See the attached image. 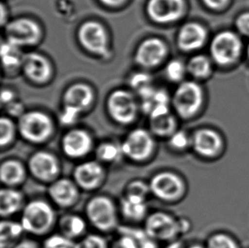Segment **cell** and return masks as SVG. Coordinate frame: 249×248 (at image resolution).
<instances>
[{"label":"cell","mask_w":249,"mask_h":248,"mask_svg":"<svg viewBox=\"0 0 249 248\" xmlns=\"http://www.w3.org/2000/svg\"><path fill=\"white\" fill-rule=\"evenodd\" d=\"M20 222L3 220L0 225V248H13L24 233Z\"/></svg>","instance_id":"obj_27"},{"label":"cell","mask_w":249,"mask_h":248,"mask_svg":"<svg viewBox=\"0 0 249 248\" xmlns=\"http://www.w3.org/2000/svg\"><path fill=\"white\" fill-rule=\"evenodd\" d=\"M96 160L103 163H115L123 157L121 144H117L112 141H104L98 144L95 148Z\"/></svg>","instance_id":"obj_29"},{"label":"cell","mask_w":249,"mask_h":248,"mask_svg":"<svg viewBox=\"0 0 249 248\" xmlns=\"http://www.w3.org/2000/svg\"><path fill=\"white\" fill-rule=\"evenodd\" d=\"M196 153L205 157L212 158L219 154L223 146L222 139L215 131L209 128H202L196 131L191 142Z\"/></svg>","instance_id":"obj_20"},{"label":"cell","mask_w":249,"mask_h":248,"mask_svg":"<svg viewBox=\"0 0 249 248\" xmlns=\"http://www.w3.org/2000/svg\"><path fill=\"white\" fill-rule=\"evenodd\" d=\"M27 168L31 175L42 183L51 184L59 178L61 173L59 159L50 151L34 152L28 159Z\"/></svg>","instance_id":"obj_11"},{"label":"cell","mask_w":249,"mask_h":248,"mask_svg":"<svg viewBox=\"0 0 249 248\" xmlns=\"http://www.w3.org/2000/svg\"><path fill=\"white\" fill-rule=\"evenodd\" d=\"M18 133L32 144H40L48 141L54 133V123L49 115L42 111L24 112L17 123Z\"/></svg>","instance_id":"obj_4"},{"label":"cell","mask_w":249,"mask_h":248,"mask_svg":"<svg viewBox=\"0 0 249 248\" xmlns=\"http://www.w3.org/2000/svg\"><path fill=\"white\" fill-rule=\"evenodd\" d=\"M120 235L115 241L112 248H140L139 242L137 240L126 233H119Z\"/></svg>","instance_id":"obj_38"},{"label":"cell","mask_w":249,"mask_h":248,"mask_svg":"<svg viewBox=\"0 0 249 248\" xmlns=\"http://www.w3.org/2000/svg\"><path fill=\"white\" fill-rule=\"evenodd\" d=\"M94 146L90 134L82 128H73L63 135L61 151L71 159H81L90 153Z\"/></svg>","instance_id":"obj_14"},{"label":"cell","mask_w":249,"mask_h":248,"mask_svg":"<svg viewBox=\"0 0 249 248\" xmlns=\"http://www.w3.org/2000/svg\"><path fill=\"white\" fill-rule=\"evenodd\" d=\"M168 248H183L182 247V242L177 241V239L173 241V242H169Z\"/></svg>","instance_id":"obj_46"},{"label":"cell","mask_w":249,"mask_h":248,"mask_svg":"<svg viewBox=\"0 0 249 248\" xmlns=\"http://www.w3.org/2000/svg\"><path fill=\"white\" fill-rule=\"evenodd\" d=\"M6 109L8 112H9V114L11 115V116H16L18 118H20V116L24 113L23 106L19 102H16V101H13L10 104L7 105Z\"/></svg>","instance_id":"obj_41"},{"label":"cell","mask_w":249,"mask_h":248,"mask_svg":"<svg viewBox=\"0 0 249 248\" xmlns=\"http://www.w3.org/2000/svg\"><path fill=\"white\" fill-rule=\"evenodd\" d=\"M208 32L202 24L188 22L183 25L177 34V44L184 52L198 51L205 44Z\"/></svg>","instance_id":"obj_19"},{"label":"cell","mask_w":249,"mask_h":248,"mask_svg":"<svg viewBox=\"0 0 249 248\" xmlns=\"http://www.w3.org/2000/svg\"><path fill=\"white\" fill-rule=\"evenodd\" d=\"M145 10L153 22L168 25L184 17L186 3L185 0H148Z\"/></svg>","instance_id":"obj_13"},{"label":"cell","mask_w":249,"mask_h":248,"mask_svg":"<svg viewBox=\"0 0 249 248\" xmlns=\"http://www.w3.org/2000/svg\"><path fill=\"white\" fill-rule=\"evenodd\" d=\"M203 101V89L195 81L181 82L171 100L177 114L185 119L195 116L202 107Z\"/></svg>","instance_id":"obj_5"},{"label":"cell","mask_w":249,"mask_h":248,"mask_svg":"<svg viewBox=\"0 0 249 248\" xmlns=\"http://www.w3.org/2000/svg\"><path fill=\"white\" fill-rule=\"evenodd\" d=\"M189 223L163 212H154L145 219L144 230L156 242H169L188 230Z\"/></svg>","instance_id":"obj_3"},{"label":"cell","mask_w":249,"mask_h":248,"mask_svg":"<svg viewBox=\"0 0 249 248\" xmlns=\"http://www.w3.org/2000/svg\"><path fill=\"white\" fill-rule=\"evenodd\" d=\"M77 35L79 44L85 51L100 57H110L109 37L102 24L87 20L79 27Z\"/></svg>","instance_id":"obj_6"},{"label":"cell","mask_w":249,"mask_h":248,"mask_svg":"<svg viewBox=\"0 0 249 248\" xmlns=\"http://www.w3.org/2000/svg\"><path fill=\"white\" fill-rule=\"evenodd\" d=\"M229 1L230 0H202L206 7L213 10H222L229 3Z\"/></svg>","instance_id":"obj_40"},{"label":"cell","mask_w":249,"mask_h":248,"mask_svg":"<svg viewBox=\"0 0 249 248\" xmlns=\"http://www.w3.org/2000/svg\"><path fill=\"white\" fill-rule=\"evenodd\" d=\"M13 248H41L39 244L32 239H24L17 243Z\"/></svg>","instance_id":"obj_42"},{"label":"cell","mask_w":249,"mask_h":248,"mask_svg":"<svg viewBox=\"0 0 249 248\" xmlns=\"http://www.w3.org/2000/svg\"><path fill=\"white\" fill-rule=\"evenodd\" d=\"M27 168L15 159L2 161L0 166V179L6 187L16 188L21 185L27 177Z\"/></svg>","instance_id":"obj_23"},{"label":"cell","mask_w":249,"mask_h":248,"mask_svg":"<svg viewBox=\"0 0 249 248\" xmlns=\"http://www.w3.org/2000/svg\"><path fill=\"white\" fill-rule=\"evenodd\" d=\"M154 135L151 131L135 128L130 131L121 143L124 157L135 162L148 160L155 150Z\"/></svg>","instance_id":"obj_8"},{"label":"cell","mask_w":249,"mask_h":248,"mask_svg":"<svg viewBox=\"0 0 249 248\" xmlns=\"http://www.w3.org/2000/svg\"><path fill=\"white\" fill-rule=\"evenodd\" d=\"M123 217L130 222H141L148 216V204L146 198L134 195L125 194L119 204Z\"/></svg>","instance_id":"obj_22"},{"label":"cell","mask_w":249,"mask_h":248,"mask_svg":"<svg viewBox=\"0 0 249 248\" xmlns=\"http://www.w3.org/2000/svg\"><path fill=\"white\" fill-rule=\"evenodd\" d=\"M192 138L189 137L184 131L177 130L169 137L170 147L175 150H184L191 145Z\"/></svg>","instance_id":"obj_37"},{"label":"cell","mask_w":249,"mask_h":248,"mask_svg":"<svg viewBox=\"0 0 249 248\" xmlns=\"http://www.w3.org/2000/svg\"><path fill=\"white\" fill-rule=\"evenodd\" d=\"M85 216L94 228L101 232L118 230V211L114 201L105 195L90 198L85 206Z\"/></svg>","instance_id":"obj_2"},{"label":"cell","mask_w":249,"mask_h":248,"mask_svg":"<svg viewBox=\"0 0 249 248\" xmlns=\"http://www.w3.org/2000/svg\"><path fill=\"white\" fill-rule=\"evenodd\" d=\"M108 114L113 121L121 125H129L138 115V103L135 96L124 89L111 92L107 101Z\"/></svg>","instance_id":"obj_9"},{"label":"cell","mask_w":249,"mask_h":248,"mask_svg":"<svg viewBox=\"0 0 249 248\" xmlns=\"http://www.w3.org/2000/svg\"><path fill=\"white\" fill-rule=\"evenodd\" d=\"M94 91L85 84H75L67 89L63 95V107L71 108L81 114L94 101Z\"/></svg>","instance_id":"obj_21"},{"label":"cell","mask_w":249,"mask_h":248,"mask_svg":"<svg viewBox=\"0 0 249 248\" xmlns=\"http://www.w3.org/2000/svg\"><path fill=\"white\" fill-rule=\"evenodd\" d=\"M79 190L73 179L59 178L50 184L48 194L53 203L59 208H69L78 202Z\"/></svg>","instance_id":"obj_17"},{"label":"cell","mask_w":249,"mask_h":248,"mask_svg":"<svg viewBox=\"0 0 249 248\" xmlns=\"http://www.w3.org/2000/svg\"><path fill=\"white\" fill-rule=\"evenodd\" d=\"M24 195L17 188H3L0 192V214L2 218H8L22 211Z\"/></svg>","instance_id":"obj_24"},{"label":"cell","mask_w":249,"mask_h":248,"mask_svg":"<svg viewBox=\"0 0 249 248\" xmlns=\"http://www.w3.org/2000/svg\"><path fill=\"white\" fill-rule=\"evenodd\" d=\"M7 10L3 3H1V24L2 26H5V21L7 20Z\"/></svg>","instance_id":"obj_45"},{"label":"cell","mask_w":249,"mask_h":248,"mask_svg":"<svg viewBox=\"0 0 249 248\" xmlns=\"http://www.w3.org/2000/svg\"><path fill=\"white\" fill-rule=\"evenodd\" d=\"M247 53H248V56H249V45H248V49H247Z\"/></svg>","instance_id":"obj_49"},{"label":"cell","mask_w":249,"mask_h":248,"mask_svg":"<svg viewBox=\"0 0 249 248\" xmlns=\"http://www.w3.org/2000/svg\"><path fill=\"white\" fill-rule=\"evenodd\" d=\"M236 27L240 34L249 37V12L241 14L236 18Z\"/></svg>","instance_id":"obj_39"},{"label":"cell","mask_w":249,"mask_h":248,"mask_svg":"<svg viewBox=\"0 0 249 248\" xmlns=\"http://www.w3.org/2000/svg\"><path fill=\"white\" fill-rule=\"evenodd\" d=\"M99 1L106 6L109 7L121 6L127 2V0H99Z\"/></svg>","instance_id":"obj_44"},{"label":"cell","mask_w":249,"mask_h":248,"mask_svg":"<svg viewBox=\"0 0 249 248\" xmlns=\"http://www.w3.org/2000/svg\"><path fill=\"white\" fill-rule=\"evenodd\" d=\"M73 248H109V244L105 237L96 234L83 236L75 243Z\"/></svg>","instance_id":"obj_33"},{"label":"cell","mask_w":249,"mask_h":248,"mask_svg":"<svg viewBox=\"0 0 249 248\" xmlns=\"http://www.w3.org/2000/svg\"><path fill=\"white\" fill-rule=\"evenodd\" d=\"M25 77L36 84H44L51 79L52 67L44 55L31 52L24 54L20 68Z\"/></svg>","instance_id":"obj_18"},{"label":"cell","mask_w":249,"mask_h":248,"mask_svg":"<svg viewBox=\"0 0 249 248\" xmlns=\"http://www.w3.org/2000/svg\"><path fill=\"white\" fill-rule=\"evenodd\" d=\"M74 245H75V244H74ZM74 245L60 246V247H56V248H74Z\"/></svg>","instance_id":"obj_47"},{"label":"cell","mask_w":249,"mask_h":248,"mask_svg":"<svg viewBox=\"0 0 249 248\" xmlns=\"http://www.w3.org/2000/svg\"><path fill=\"white\" fill-rule=\"evenodd\" d=\"M187 72L186 65L178 59L169 61L165 67V75L168 80L173 83H180Z\"/></svg>","instance_id":"obj_32"},{"label":"cell","mask_w":249,"mask_h":248,"mask_svg":"<svg viewBox=\"0 0 249 248\" xmlns=\"http://www.w3.org/2000/svg\"><path fill=\"white\" fill-rule=\"evenodd\" d=\"M18 132L17 125L10 118L2 117L0 119V146L2 149L8 147L13 143Z\"/></svg>","instance_id":"obj_31"},{"label":"cell","mask_w":249,"mask_h":248,"mask_svg":"<svg viewBox=\"0 0 249 248\" xmlns=\"http://www.w3.org/2000/svg\"><path fill=\"white\" fill-rule=\"evenodd\" d=\"M58 226L61 235L73 241L83 237L87 230V222L80 215L68 213L60 218Z\"/></svg>","instance_id":"obj_25"},{"label":"cell","mask_w":249,"mask_h":248,"mask_svg":"<svg viewBox=\"0 0 249 248\" xmlns=\"http://www.w3.org/2000/svg\"><path fill=\"white\" fill-rule=\"evenodd\" d=\"M243 44L239 36L231 31H222L213 37L210 45L213 61L222 67L235 63L242 53Z\"/></svg>","instance_id":"obj_7"},{"label":"cell","mask_w":249,"mask_h":248,"mask_svg":"<svg viewBox=\"0 0 249 248\" xmlns=\"http://www.w3.org/2000/svg\"><path fill=\"white\" fill-rule=\"evenodd\" d=\"M125 194L134 195L141 197L147 198L149 194H151L149 183H145L143 180H133L128 184L126 188Z\"/></svg>","instance_id":"obj_36"},{"label":"cell","mask_w":249,"mask_h":248,"mask_svg":"<svg viewBox=\"0 0 249 248\" xmlns=\"http://www.w3.org/2000/svg\"><path fill=\"white\" fill-rule=\"evenodd\" d=\"M187 72L196 79H204L212 73V61L204 54H196L186 64Z\"/></svg>","instance_id":"obj_30"},{"label":"cell","mask_w":249,"mask_h":248,"mask_svg":"<svg viewBox=\"0 0 249 248\" xmlns=\"http://www.w3.org/2000/svg\"><path fill=\"white\" fill-rule=\"evenodd\" d=\"M168 54V46L159 37H148L139 44L135 52V62L143 68L158 67Z\"/></svg>","instance_id":"obj_16"},{"label":"cell","mask_w":249,"mask_h":248,"mask_svg":"<svg viewBox=\"0 0 249 248\" xmlns=\"http://www.w3.org/2000/svg\"><path fill=\"white\" fill-rule=\"evenodd\" d=\"M5 36L6 41L18 47L34 46L41 40L43 31L35 20L21 17L7 22Z\"/></svg>","instance_id":"obj_10"},{"label":"cell","mask_w":249,"mask_h":248,"mask_svg":"<svg viewBox=\"0 0 249 248\" xmlns=\"http://www.w3.org/2000/svg\"><path fill=\"white\" fill-rule=\"evenodd\" d=\"M15 101V94L13 91L10 90V89H3L2 93H1V102L2 104L7 106L10 104L11 102Z\"/></svg>","instance_id":"obj_43"},{"label":"cell","mask_w":249,"mask_h":248,"mask_svg":"<svg viewBox=\"0 0 249 248\" xmlns=\"http://www.w3.org/2000/svg\"><path fill=\"white\" fill-rule=\"evenodd\" d=\"M129 84L132 89L139 94L142 91L152 86V77L149 74L145 72H137L130 77Z\"/></svg>","instance_id":"obj_34"},{"label":"cell","mask_w":249,"mask_h":248,"mask_svg":"<svg viewBox=\"0 0 249 248\" xmlns=\"http://www.w3.org/2000/svg\"><path fill=\"white\" fill-rule=\"evenodd\" d=\"M56 214L51 203L44 200H33L25 204L20 224L24 231L30 235H44L53 228Z\"/></svg>","instance_id":"obj_1"},{"label":"cell","mask_w":249,"mask_h":248,"mask_svg":"<svg viewBox=\"0 0 249 248\" xmlns=\"http://www.w3.org/2000/svg\"><path fill=\"white\" fill-rule=\"evenodd\" d=\"M106 178L103 164L98 160L81 162L74 168L72 179L79 189L91 191L100 187Z\"/></svg>","instance_id":"obj_15"},{"label":"cell","mask_w":249,"mask_h":248,"mask_svg":"<svg viewBox=\"0 0 249 248\" xmlns=\"http://www.w3.org/2000/svg\"><path fill=\"white\" fill-rule=\"evenodd\" d=\"M20 48L8 41L2 42L1 57L3 67L6 71L17 70L21 68L24 54L20 53Z\"/></svg>","instance_id":"obj_28"},{"label":"cell","mask_w":249,"mask_h":248,"mask_svg":"<svg viewBox=\"0 0 249 248\" xmlns=\"http://www.w3.org/2000/svg\"><path fill=\"white\" fill-rule=\"evenodd\" d=\"M189 248H202V246L200 245H193L192 247H190Z\"/></svg>","instance_id":"obj_48"},{"label":"cell","mask_w":249,"mask_h":248,"mask_svg":"<svg viewBox=\"0 0 249 248\" xmlns=\"http://www.w3.org/2000/svg\"><path fill=\"white\" fill-rule=\"evenodd\" d=\"M207 248H239L231 236L224 234L213 235L208 242Z\"/></svg>","instance_id":"obj_35"},{"label":"cell","mask_w":249,"mask_h":248,"mask_svg":"<svg viewBox=\"0 0 249 248\" xmlns=\"http://www.w3.org/2000/svg\"><path fill=\"white\" fill-rule=\"evenodd\" d=\"M150 131L158 137H168L177 131V121L169 112L150 117Z\"/></svg>","instance_id":"obj_26"},{"label":"cell","mask_w":249,"mask_h":248,"mask_svg":"<svg viewBox=\"0 0 249 248\" xmlns=\"http://www.w3.org/2000/svg\"><path fill=\"white\" fill-rule=\"evenodd\" d=\"M149 185L151 194L167 202L177 201L185 191L183 179L172 172H161L152 176Z\"/></svg>","instance_id":"obj_12"}]
</instances>
